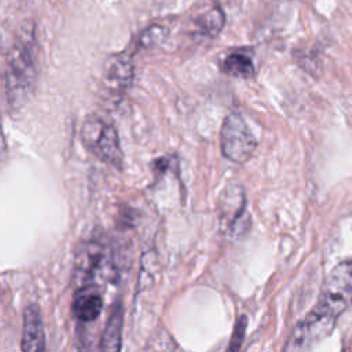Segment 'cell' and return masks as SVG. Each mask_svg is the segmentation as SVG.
I'll list each match as a JSON object with an SVG mask.
<instances>
[{"label":"cell","mask_w":352,"mask_h":352,"mask_svg":"<svg viewBox=\"0 0 352 352\" xmlns=\"http://www.w3.org/2000/svg\"><path fill=\"white\" fill-rule=\"evenodd\" d=\"M81 139L85 147L99 160L114 168L122 166L124 155L117 129L113 124L92 116L82 124Z\"/></svg>","instance_id":"cell-4"},{"label":"cell","mask_w":352,"mask_h":352,"mask_svg":"<svg viewBox=\"0 0 352 352\" xmlns=\"http://www.w3.org/2000/svg\"><path fill=\"white\" fill-rule=\"evenodd\" d=\"M122 323H124V309L121 304H117L107 319L104 331L102 334L99 349L100 351H120L121 349V336H122Z\"/></svg>","instance_id":"cell-9"},{"label":"cell","mask_w":352,"mask_h":352,"mask_svg":"<svg viewBox=\"0 0 352 352\" xmlns=\"http://www.w3.org/2000/svg\"><path fill=\"white\" fill-rule=\"evenodd\" d=\"M6 151H7L6 140H4V136H3V132H1V128H0V161L4 158Z\"/></svg>","instance_id":"cell-14"},{"label":"cell","mask_w":352,"mask_h":352,"mask_svg":"<svg viewBox=\"0 0 352 352\" xmlns=\"http://www.w3.org/2000/svg\"><path fill=\"white\" fill-rule=\"evenodd\" d=\"M221 70L231 77L248 78L254 73V65L249 55L243 52H232L221 62Z\"/></svg>","instance_id":"cell-10"},{"label":"cell","mask_w":352,"mask_h":352,"mask_svg":"<svg viewBox=\"0 0 352 352\" xmlns=\"http://www.w3.org/2000/svg\"><path fill=\"white\" fill-rule=\"evenodd\" d=\"M0 48H1V37H0Z\"/></svg>","instance_id":"cell-15"},{"label":"cell","mask_w":352,"mask_h":352,"mask_svg":"<svg viewBox=\"0 0 352 352\" xmlns=\"http://www.w3.org/2000/svg\"><path fill=\"white\" fill-rule=\"evenodd\" d=\"M245 330H246V318L241 316L235 324V329H234L230 345H228L230 351H238L241 348V345L243 342V337H245Z\"/></svg>","instance_id":"cell-13"},{"label":"cell","mask_w":352,"mask_h":352,"mask_svg":"<svg viewBox=\"0 0 352 352\" xmlns=\"http://www.w3.org/2000/svg\"><path fill=\"white\" fill-rule=\"evenodd\" d=\"M168 34V29L161 25H151L146 28L139 36V45L148 48L160 44Z\"/></svg>","instance_id":"cell-12"},{"label":"cell","mask_w":352,"mask_h":352,"mask_svg":"<svg viewBox=\"0 0 352 352\" xmlns=\"http://www.w3.org/2000/svg\"><path fill=\"white\" fill-rule=\"evenodd\" d=\"M220 146L226 158L243 164L254 153L257 142L245 120L239 114H230L221 126Z\"/></svg>","instance_id":"cell-5"},{"label":"cell","mask_w":352,"mask_h":352,"mask_svg":"<svg viewBox=\"0 0 352 352\" xmlns=\"http://www.w3.org/2000/svg\"><path fill=\"white\" fill-rule=\"evenodd\" d=\"M352 302V261H345L333 268L329 274L318 304L298 323L289 338L285 349L301 351L316 345L327 337L338 316Z\"/></svg>","instance_id":"cell-1"},{"label":"cell","mask_w":352,"mask_h":352,"mask_svg":"<svg viewBox=\"0 0 352 352\" xmlns=\"http://www.w3.org/2000/svg\"><path fill=\"white\" fill-rule=\"evenodd\" d=\"M21 348L25 352H38L45 349L44 326L40 309L36 304L28 305L23 311Z\"/></svg>","instance_id":"cell-7"},{"label":"cell","mask_w":352,"mask_h":352,"mask_svg":"<svg viewBox=\"0 0 352 352\" xmlns=\"http://www.w3.org/2000/svg\"><path fill=\"white\" fill-rule=\"evenodd\" d=\"M224 23H226V15L223 10L214 6L198 19V29L201 34L206 37H214L221 32Z\"/></svg>","instance_id":"cell-11"},{"label":"cell","mask_w":352,"mask_h":352,"mask_svg":"<svg viewBox=\"0 0 352 352\" xmlns=\"http://www.w3.org/2000/svg\"><path fill=\"white\" fill-rule=\"evenodd\" d=\"M117 276L111 250L103 241L84 242L76 254L73 280L80 287L114 282Z\"/></svg>","instance_id":"cell-3"},{"label":"cell","mask_w":352,"mask_h":352,"mask_svg":"<svg viewBox=\"0 0 352 352\" xmlns=\"http://www.w3.org/2000/svg\"><path fill=\"white\" fill-rule=\"evenodd\" d=\"M37 50L32 30H25L12 44L6 63L4 87L12 107L22 106L32 95L37 80Z\"/></svg>","instance_id":"cell-2"},{"label":"cell","mask_w":352,"mask_h":352,"mask_svg":"<svg viewBox=\"0 0 352 352\" xmlns=\"http://www.w3.org/2000/svg\"><path fill=\"white\" fill-rule=\"evenodd\" d=\"M103 308V298L96 287L87 286L77 289L73 300V315L81 322L95 320Z\"/></svg>","instance_id":"cell-8"},{"label":"cell","mask_w":352,"mask_h":352,"mask_svg":"<svg viewBox=\"0 0 352 352\" xmlns=\"http://www.w3.org/2000/svg\"><path fill=\"white\" fill-rule=\"evenodd\" d=\"M133 70L135 66L131 52L122 51L110 56L104 65L103 73L104 91L117 99L124 96L133 80Z\"/></svg>","instance_id":"cell-6"}]
</instances>
